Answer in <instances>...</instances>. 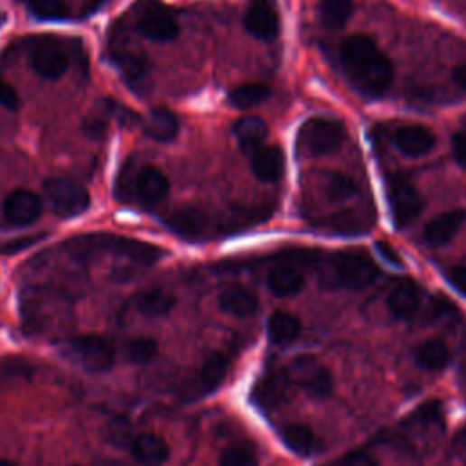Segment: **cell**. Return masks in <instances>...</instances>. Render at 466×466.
I'll use <instances>...</instances> for the list:
<instances>
[{
    "instance_id": "74e56055",
    "label": "cell",
    "mask_w": 466,
    "mask_h": 466,
    "mask_svg": "<svg viewBox=\"0 0 466 466\" xmlns=\"http://www.w3.org/2000/svg\"><path fill=\"white\" fill-rule=\"evenodd\" d=\"M337 466H381L379 459L367 448H358L342 455Z\"/></svg>"
},
{
    "instance_id": "9c48e42d",
    "label": "cell",
    "mask_w": 466,
    "mask_h": 466,
    "mask_svg": "<svg viewBox=\"0 0 466 466\" xmlns=\"http://www.w3.org/2000/svg\"><path fill=\"white\" fill-rule=\"evenodd\" d=\"M111 57L115 64L123 71L126 82L134 89H146L150 80V62L148 57L139 51L137 48L130 46V41L125 37V33L119 30L115 32V37L111 39Z\"/></svg>"
},
{
    "instance_id": "2e32d148",
    "label": "cell",
    "mask_w": 466,
    "mask_h": 466,
    "mask_svg": "<svg viewBox=\"0 0 466 466\" xmlns=\"http://www.w3.org/2000/svg\"><path fill=\"white\" fill-rule=\"evenodd\" d=\"M423 288L412 279H401L388 294V310L399 321H415L423 308Z\"/></svg>"
},
{
    "instance_id": "3957f363",
    "label": "cell",
    "mask_w": 466,
    "mask_h": 466,
    "mask_svg": "<svg viewBox=\"0 0 466 466\" xmlns=\"http://www.w3.org/2000/svg\"><path fill=\"white\" fill-rule=\"evenodd\" d=\"M346 139L342 123L326 116H313L297 134V152L306 157H321L337 152Z\"/></svg>"
},
{
    "instance_id": "f6af8a7d",
    "label": "cell",
    "mask_w": 466,
    "mask_h": 466,
    "mask_svg": "<svg viewBox=\"0 0 466 466\" xmlns=\"http://www.w3.org/2000/svg\"><path fill=\"white\" fill-rule=\"evenodd\" d=\"M379 250L385 254V257H387L392 265H396V266H401V265H403L401 257H399V256H397V254H396L388 245H387V247H385V245H379Z\"/></svg>"
},
{
    "instance_id": "52a82bcc",
    "label": "cell",
    "mask_w": 466,
    "mask_h": 466,
    "mask_svg": "<svg viewBox=\"0 0 466 466\" xmlns=\"http://www.w3.org/2000/svg\"><path fill=\"white\" fill-rule=\"evenodd\" d=\"M28 59L33 71L48 80L61 79L70 66L68 50L55 37H33L28 44Z\"/></svg>"
},
{
    "instance_id": "f35d334b",
    "label": "cell",
    "mask_w": 466,
    "mask_h": 466,
    "mask_svg": "<svg viewBox=\"0 0 466 466\" xmlns=\"http://www.w3.org/2000/svg\"><path fill=\"white\" fill-rule=\"evenodd\" d=\"M446 281L450 283V286L453 290H457L461 295L466 297V265H459V266H452L446 272Z\"/></svg>"
},
{
    "instance_id": "f546056e",
    "label": "cell",
    "mask_w": 466,
    "mask_h": 466,
    "mask_svg": "<svg viewBox=\"0 0 466 466\" xmlns=\"http://www.w3.org/2000/svg\"><path fill=\"white\" fill-rule=\"evenodd\" d=\"M301 330H303L301 321L290 312L277 310L268 319V335H270L272 342H275L279 346L292 344L301 335Z\"/></svg>"
},
{
    "instance_id": "44dd1931",
    "label": "cell",
    "mask_w": 466,
    "mask_h": 466,
    "mask_svg": "<svg viewBox=\"0 0 466 466\" xmlns=\"http://www.w3.org/2000/svg\"><path fill=\"white\" fill-rule=\"evenodd\" d=\"M396 146L406 157H423L433 150L435 135L419 125L403 126L396 132Z\"/></svg>"
},
{
    "instance_id": "cb8c5ba5",
    "label": "cell",
    "mask_w": 466,
    "mask_h": 466,
    "mask_svg": "<svg viewBox=\"0 0 466 466\" xmlns=\"http://www.w3.org/2000/svg\"><path fill=\"white\" fill-rule=\"evenodd\" d=\"M130 448H132V453L137 457V461H141L146 466H161L170 457L168 443L161 435L152 432L135 435L130 441Z\"/></svg>"
},
{
    "instance_id": "60d3db41",
    "label": "cell",
    "mask_w": 466,
    "mask_h": 466,
    "mask_svg": "<svg viewBox=\"0 0 466 466\" xmlns=\"http://www.w3.org/2000/svg\"><path fill=\"white\" fill-rule=\"evenodd\" d=\"M41 238H42V236H35V238H23V239H12V241H8L6 245L0 247V252L6 254V256H12V254H15V252H21V250H24V248H28V247L35 245V243H37V239H41Z\"/></svg>"
},
{
    "instance_id": "8d00e7d4",
    "label": "cell",
    "mask_w": 466,
    "mask_h": 466,
    "mask_svg": "<svg viewBox=\"0 0 466 466\" xmlns=\"http://www.w3.org/2000/svg\"><path fill=\"white\" fill-rule=\"evenodd\" d=\"M28 10L42 21H62L70 14L64 0H28Z\"/></svg>"
},
{
    "instance_id": "7a4b0ae2",
    "label": "cell",
    "mask_w": 466,
    "mask_h": 466,
    "mask_svg": "<svg viewBox=\"0 0 466 466\" xmlns=\"http://www.w3.org/2000/svg\"><path fill=\"white\" fill-rule=\"evenodd\" d=\"M68 248L75 257L88 259L97 254H115L130 259L132 263L139 266H152L161 257L164 252L150 243H143L139 239H128V238H119V236H107V233H93V236H80L75 239H70Z\"/></svg>"
},
{
    "instance_id": "d6a6232c",
    "label": "cell",
    "mask_w": 466,
    "mask_h": 466,
    "mask_svg": "<svg viewBox=\"0 0 466 466\" xmlns=\"http://www.w3.org/2000/svg\"><path fill=\"white\" fill-rule=\"evenodd\" d=\"M354 14L352 0H321L319 19L328 30L342 28Z\"/></svg>"
},
{
    "instance_id": "9a60e30c",
    "label": "cell",
    "mask_w": 466,
    "mask_h": 466,
    "mask_svg": "<svg viewBox=\"0 0 466 466\" xmlns=\"http://www.w3.org/2000/svg\"><path fill=\"white\" fill-rule=\"evenodd\" d=\"M42 213V199L30 190H14L3 202V215L12 226H30Z\"/></svg>"
},
{
    "instance_id": "bcb514c9",
    "label": "cell",
    "mask_w": 466,
    "mask_h": 466,
    "mask_svg": "<svg viewBox=\"0 0 466 466\" xmlns=\"http://www.w3.org/2000/svg\"><path fill=\"white\" fill-rule=\"evenodd\" d=\"M0 466H15V464H12V462L6 461V459H0Z\"/></svg>"
},
{
    "instance_id": "f1b7e54d",
    "label": "cell",
    "mask_w": 466,
    "mask_h": 466,
    "mask_svg": "<svg viewBox=\"0 0 466 466\" xmlns=\"http://www.w3.org/2000/svg\"><path fill=\"white\" fill-rule=\"evenodd\" d=\"M452 359L450 348L444 340L441 339H428L423 340L415 350H414V361L417 367L428 372H439L448 367Z\"/></svg>"
},
{
    "instance_id": "6da1fadb",
    "label": "cell",
    "mask_w": 466,
    "mask_h": 466,
    "mask_svg": "<svg viewBox=\"0 0 466 466\" xmlns=\"http://www.w3.org/2000/svg\"><path fill=\"white\" fill-rule=\"evenodd\" d=\"M340 64L346 77L367 97L385 95L394 79L388 57L368 35H352L342 42Z\"/></svg>"
},
{
    "instance_id": "8992f818",
    "label": "cell",
    "mask_w": 466,
    "mask_h": 466,
    "mask_svg": "<svg viewBox=\"0 0 466 466\" xmlns=\"http://www.w3.org/2000/svg\"><path fill=\"white\" fill-rule=\"evenodd\" d=\"M444 424L446 417L441 401L428 399L414 412H410L406 419H403V423L399 424V432L408 444L417 446L421 441H428L439 435L444 430Z\"/></svg>"
},
{
    "instance_id": "4316f807",
    "label": "cell",
    "mask_w": 466,
    "mask_h": 466,
    "mask_svg": "<svg viewBox=\"0 0 466 466\" xmlns=\"http://www.w3.org/2000/svg\"><path fill=\"white\" fill-rule=\"evenodd\" d=\"M233 135H236L241 150L247 155H252L263 146L268 135V126L261 116H254V115L241 116V119L236 123V126H233Z\"/></svg>"
},
{
    "instance_id": "7c38bea8",
    "label": "cell",
    "mask_w": 466,
    "mask_h": 466,
    "mask_svg": "<svg viewBox=\"0 0 466 466\" xmlns=\"http://www.w3.org/2000/svg\"><path fill=\"white\" fill-rule=\"evenodd\" d=\"M388 204L392 220L397 229L410 226L423 211V197L419 190L403 177H394L388 182Z\"/></svg>"
},
{
    "instance_id": "b9f144b4",
    "label": "cell",
    "mask_w": 466,
    "mask_h": 466,
    "mask_svg": "<svg viewBox=\"0 0 466 466\" xmlns=\"http://www.w3.org/2000/svg\"><path fill=\"white\" fill-rule=\"evenodd\" d=\"M452 152L455 161L466 168V134H457L452 139Z\"/></svg>"
},
{
    "instance_id": "7bdbcfd3",
    "label": "cell",
    "mask_w": 466,
    "mask_h": 466,
    "mask_svg": "<svg viewBox=\"0 0 466 466\" xmlns=\"http://www.w3.org/2000/svg\"><path fill=\"white\" fill-rule=\"evenodd\" d=\"M452 446H453V450H455L459 455L466 457V424L455 433Z\"/></svg>"
},
{
    "instance_id": "ffe728a7",
    "label": "cell",
    "mask_w": 466,
    "mask_h": 466,
    "mask_svg": "<svg viewBox=\"0 0 466 466\" xmlns=\"http://www.w3.org/2000/svg\"><path fill=\"white\" fill-rule=\"evenodd\" d=\"M464 220H466L464 210H450L437 215L424 228V241L430 247L448 245L457 236V231L462 228Z\"/></svg>"
},
{
    "instance_id": "83f0119b",
    "label": "cell",
    "mask_w": 466,
    "mask_h": 466,
    "mask_svg": "<svg viewBox=\"0 0 466 466\" xmlns=\"http://www.w3.org/2000/svg\"><path fill=\"white\" fill-rule=\"evenodd\" d=\"M304 286V274L295 265H277L268 274V288L279 297H294Z\"/></svg>"
},
{
    "instance_id": "484cf974",
    "label": "cell",
    "mask_w": 466,
    "mask_h": 466,
    "mask_svg": "<svg viewBox=\"0 0 466 466\" xmlns=\"http://www.w3.org/2000/svg\"><path fill=\"white\" fill-rule=\"evenodd\" d=\"M143 130L150 139L157 143H170L179 134V119L170 109L157 107L144 116Z\"/></svg>"
},
{
    "instance_id": "d6986e66",
    "label": "cell",
    "mask_w": 466,
    "mask_h": 466,
    "mask_svg": "<svg viewBox=\"0 0 466 466\" xmlns=\"http://www.w3.org/2000/svg\"><path fill=\"white\" fill-rule=\"evenodd\" d=\"M135 193H137V199L141 200V204L157 206L168 197L170 181L159 168L146 166L137 173Z\"/></svg>"
},
{
    "instance_id": "ee69618b",
    "label": "cell",
    "mask_w": 466,
    "mask_h": 466,
    "mask_svg": "<svg viewBox=\"0 0 466 466\" xmlns=\"http://www.w3.org/2000/svg\"><path fill=\"white\" fill-rule=\"evenodd\" d=\"M452 77H453V82L466 93V64H459V66L453 70Z\"/></svg>"
},
{
    "instance_id": "603a6c76",
    "label": "cell",
    "mask_w": 466,
    "mask_h": 466,
    "mask_svg": "<svg viewBox=\"0 0 466 466\" xmlns=\"http://www.w3.org/2000/svg\"><path fill=\"white\" fill-rule=\"evenodd\" d=\"M288 385L290 383L283 370L265 376L254 385V403L266 410L277 408L288 397Z\"/></svg>"
},
{
    "instance_id": "4dcf8cb0",
    "label": "cell",
    "mask_w": 466,
    "mask_h": 466,
    "mask_svg": "<svg viewBox=\"0 0 466 466\" xmlns=\"http://www.w3.org/2000/svg\"><path fill=\"white\" fill-rule=\"evenodd\" d=\"M135 306L146 317H161L172 312L175 297L163 288H150L135 295Z\"/></svg>"
},
{
    "instance_id": "30bf717a",
    "label": "cell",
    "mask_w": 466,
    "mask_h": 466,
    "mask_svg": "<svg viewBox=\"0 0 466 466\" xmlns=\"http://www.w3.org/2000/svg\"><path fill=\"white\" fill-rule=\"evenodd\" d=\"M337 283L348 290H365L379 277V266L363 252H344L333 265Z\"/></svg>"
},
{
    "instance_id": "277c9868",
    "label": "cell",
    "mask_w": 466,
    "mask_h": 466,
    "mask_svg": "<svg viewBox=\"0 0 466 466\" xmlns=\"http://www.w3.org/2000/svg\"><path fill=\"white\" fill-rule=\"evenodd\" d=\"M62 354L91 374L106 372L115 363V350L111 342L93 333L66 339L62 342Z\"/></svg>"
},
{
    "instance_id": "8fae6325",
    "label": "cell",
    "mask_w": 466,
    "mask_h": 466,
    "mask_svg": "<svg viewBox=\"0 0 466 466\" xmlns=\"http://www.w3.org/2000/svg\"><path fill=\"white\" fill-rule=\"evenodd\" d=\"M231 361L224 352H211L197 368L195 376L182 387V396L188 401L200 399L215 392L226 379Z\"/></svg>"
},
{
    "instance_id": "ac0fdd59",
    "label": "cell",
    "mask_w": 466,
    "mask_h": 466,
    "mask_svg": "<svg viewBox=\"0 0 466 466\" xmlns=\"http://www.w3.org/2000/svg\"><path fill=\"white\" fill-rule=\"evenodd\" d=\"M217 303L224 313L239 319H250L257 315L261 310L259 297L252 290L243 286H231L222 290L219 294Z\"/></svg>"
},
{
    "instance_id": "d4e9b609",
    "label": "cell",
    "mask_w": 466,
    "mask_h": 466,
    "mask_svg": "<svg viewBox=\"0 0 466 466\" xmlns=\"http://www.w3.org/2000/svg\"><path fill=\"white\" fill-rule=\"evenodd\" d=\"M281 439L294 453L310 457L322 450V441L319 435L306 424L301 423H290L281 428Z\"/></svg>"
},
{
    "instance_id": "ab89813d",
    "label": "cell",
    "mask_w": 466,
    "mask_h": 466,
    "mask_svg": "<svg viewBox=\"0 0 466 466\" xmlns=\"http://www.w3.org/2000/svg\"><path fill=\"white\" fill-rule=\"evenodd\" d=\"M19 104H21V98L15 88L5 80H0V106L6 109H17Z\"/></svg>"
},
{
    "instance_id": "836d02e7",
    "label": "cell",
    "mask_w": 466,
    "mask_h": 466,
    "mask_svg": "<svg viewBox=\"0 0 466 466\" xmlns=\"http://www.w3.org/2000/svg\"><path fill=\"white\" fill-rule=\"evenodd\" d=\"M272 89L266 84H257V82H250V84H241L238 88H233L228 95V102L233 107L239 109H248L254 106L263 104L268 97H270Z\"/></svg>"
},
{
    "instance_id": "5b68a950",
    "label": "cell",
    "mask_w": 466,
    "mask_h": 466,
    "mask_svg": "<svg viewBox=\"0 0 466 466\" xmlns=\"http://www.w3.org/2000/svg\"><path fill=\"white\" fill-rule=\"evenodd\" d=\"M44 195L53 213L62 219L82 215L91 202L88 190L70 177H50L44 182Z\"/></svg>"
},
{
    "instance_id": "5bb4252c",
    "label": "cell",
    "mask_w": 466,
    "mask_h": 466,
    "mask_svg": "<svg viewBox=\"0 0 466 466\" xmlns=\"http://www.w3.org/2000/svg\"><path fill=\"white\" fill-rule=\"evenodd\" d=\"M243 24L256 39H275L279 33V12L275 0H252L245 12Z\"/></svg>"
},
{
    "instance_id": "4fadbf2b",
    "label": "cell",
    "mask_w": 466,
    "mask_h": 466,
    "mask_svg": "<svg viewBox=\"0 0 466 466\" xmlns=\"http://www.w3.org/2000/svg\"><path fill=\"white\" fill-rule=\"evenodd\" d=\"M139 32L155 42H170L179 35V23L175 15L159 3L144 6L137 19Z\"/></svg>"
},
{
    "instance_id": "1f68e13d",
    "label": "cell",
    "mask_w": 466,
    "mask_h": 466,
    "mask_svg": "<svg viewBox=\"0 0 466 466\" xmlns=\"http://www.w3.org/2000/svg\"><path fill=\"white\" fill-rule=\"evenodd\" d=\"M321 190L331 202H342L358 193V184L352 177L340 172H326L321 179Z\"/></svg>"
},
{
    "instance_id": "7402d4cb",
    "label": "cell",
    "mask_w": 466,
    "mask_h": 466,
    "mask_svg": "<svg viewBox=\"0 0 466 466\" xmlns=\"http://www.w3.org/2000/svg\"><path fill=\"white\" fill-rule=\"evenodd\" d=\"M250 159L254 175L263 182H275L284 173L286 159L279 146H261L250 155Z\"/></svg>"
},
{
    "instance_id": "d590c367",
    "label": "cell",
    "mask_w": 466,
    "mask_h": 466,
    "mask_svg": "<svg viewBox=\"0 0 466 466\" xmlns=\"http://www.w3.org/2000/svg\"><path fill=\"white\" fill-rule=\"evenodd\" d=\"M219 464L220 466H259V455L256 448L248 443H233L222 452Z\"/></svg>"
},
{
    "instance_id": "ba28073f",
    "label": "cell",
    "mask_w": 466,
    "mask_h": 466,
    "mask_svg": "<svg viewBox=\"0 0 466 466\" xmlns=\"http://www.w3.org/2000/svg\"><path fill=\"white\" fill-rule=\"evenodd\" d=\"M283 372L290 385H295L312 397H326L333 388L331 374L313 356L295 358Z\"/></svg>"
},
{
    "instance_id": "e0dca14e",
    "label": "cell",
    "mask_w": 466,
    "mask_h": 466,
    "mask_svg": "<svg viewBox=\"0 0 466 466\" xmlns=\"http://www.w3.org/2000/svg\"><path fill=\"white\" fill-rule=\"evenodd\" d=\"M166 226L175 233V236L186 241H200L208 236L210 219L208 215L193 206H181L173 210L166 219Z\"/></svg>"
},
{
    "instance_id": "e575fe53",
    "label": "cell",
    "mask_w": 466,
    "mask_h": 466,
    "mask_svg": "<svg viewBox=\"0 0 466 466\" xmlns=\"http://www.w3.org/2000/svg\"><path fill=\"white\" fill-rule=\"evenodd\" d=\"M159 354V342L152 337H134L125 344V358L135 365H146Z\"/></svg>"
}]
</instances>
